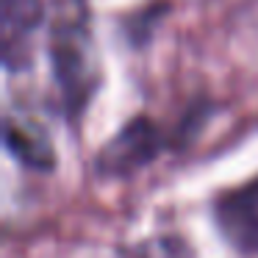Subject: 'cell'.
I'll list each match as a JSON object with an SVG mask.
<instances>
[{
    "mask_svg": "<svg viewBox=\"0 0 258 258\" xmlns=\"http://www.w3.org/2000/svg\"><path fill=\"white\" fill-rule=\"evenodd\" d=\"M47 58L64 117L78 122L100 86V56L86 0H53L47 14Z\"/></svg>",
    "mask_w": 258,
    "mask_h": 258,
    "instance_id": "obj_1",
    "label": "cell"
},
{
    "mask_svg": "<svg viewBox=\"0 0 258 258\" xmlns=\"http://www.w3.org/2000/svg\"><path fill=\"white\" fill-rule=\"evenodd\" d=\"M161 128L147 117H134L103 145V150L97 153L95 169L103 178H125L147 167L161 153Z\"/></svg>",
    "mask_w": 258,
    "mask_h": 258,
    "instance_id": "obj_2",
    "label": "cell"
},
{
    "mask_svg": "<svg viewBox=\"0 0 258 258\" xmlns=\"http://www.w3.org/2000/svg\"><path fill=\"white\" fill-rule=\"evenodd\" d=\"M45 0H3L0 3V47L3 67L9 73H23L31 67V45L42 25L47 23Z\"/></svg>",
    "mask_w": 258,
    "mask_h": 258,
    "instance_id": "obj_3",
    "label": "cell"
},
{
    "mask_svg": "<svg viewBox=\"0 0 258 258\" xmlns=\"http://www.w3.org/2000/svg\"><path fill=\"white\" fill-rule=\"evenodd\" d=\"M225 239L241 252H258V175L225 191L214 206Z\"/></svg>",
    "mask_w": 258,
    "mask_h": 258,
    "instance_id": "obj_4",
    "label": "cell"
},
{
    "mask_svg": "<svg viewBox=\"0 0 258 258\" xmlns=\"http://www.w3.org/2000/svg\"><path fill=\"white\" fill-rule=\"evenodd\" d=\"M6 147L12 156H17L25 167L34 169H50L56 156L47 134L31 119H6Z\"/></svg>",
    "mask_w": 258,
    "mask_h": 258,
    "instance_id": "obj_5",
    "label": "cell"
},
{
    "mask_svg": "<svg viewBox=\"0 0 258 258\" xmlns=\"http://www.w3.org/2000/svg\"><path fill=\"white\" fill-rule=\"evenodd\" d=\"M125 258H195V252L180 236H150L131 247Z\"/></svg>",
    "mask_w": 258,
    "mask_h": 258,
    "instance_id": "obj_6",
    "label": "cell"
}]
</instances>
